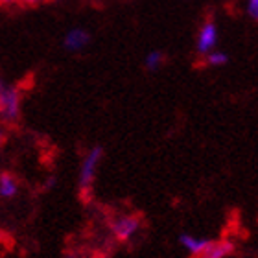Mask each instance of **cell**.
I'll list each match as a JSON object with an SVG mask.
<instances>
[{
	"label": "cell",
	"mask_w": 258,
	"mask_h": 258,
	"mask_svg": "<svg viewBox=\"0 0 258 258\" xmlns=\"http://www.w3.org/2000/svg\"><path fill=\"white\" fill-rule=\"evenodd\" d=\"M103 159V148L102 146H92L87 150V153L81 159L80 172H78V186L81 192H87L91 188L94 179H96L98 168L102 164Z\"/></svg>",
	"instance_id": "cell-1"
},
{
	"label": "cell",
	"mask_w": 258,
	"mask_h": 258,
	"mask_svg": "<svg viewBox=\"0 0 258 258\" xmlns=\"http://www.w3.org/2000/svg\"><path fill=\"white\" fill-rule=\"evenodd\" d=\"M22 92L15 85H4L0 91V120L4 124H17L21 118Z\"/></svg>",
	"instance_id": "cell-2"
},
{
	"label": "cell",
	"mask_w": 258,
	"mask_h": 258,
	"mask_svg": "<svg viewBox=\"0 0 258 258\" xmlns=\"http://www.w3.org/2000/svg\"><path fill=\"white\" fill-rule=\"evenodd\" d=\"M218 43H220V26L216 21L207 19L201 22L196 33V54L199 57H205L209 52L218 48Z\"/></svg>",
	"instance_id": "cell-3"
},
{
	"label": "cell",
	"mask_w": 258,
	"mask_h": 258,
	"mask_svg": "<svg viewBox=\"0 0 258 258\" xmlns=\"http://www.w3.org/2000/svg\"><path fill=\"white\" fill-rule=\"evenodd\" d=\"M140 227H142V220H140L139 216L124 214L113 220L111 232H113V236L118 242H129V240H133L140 232Z\"/></svg>",
	"instance_id": "cell-4"
},
{
	"label": "cell",
	"mask_w": 258,
	"mask_h": 258,
	"mask_svg": "<svg viewBox=\"0 0 258 258\" xmlns=\"http://www.w3.org/2000/svg\"><path fill=\"white\" fill-rule=\"evenodd\" d=\"M91 43V33L85 28H70L63 37V48L70 54H78L89 46Z\"/></svg>",
	"instance_id": "cell-5"
},
{
	"label": "cell",
	"mask_w": 258,
	"mask_h": 258,
	"mask_svg": "<svg viewBox=\"0 0 258 258\" xmlns=\"http://www.w3.org/2000/svg\"><path fill=\"white\" fill-rule=\"evenodd\" d=\"M177 242L190 256L198 258L199 254L203 253L205 249L212 243V240H209V238H201V236H194V234H190V232H181L177 238Z\"/></svg>",
	"instance_id": "cell-6"
},
{
	"label": "cell",
	"mask_w": 258,
	"mask_h": 258,
	"mask_svg": "<svg viewBox=\"0 0 258 258\" xmlns=\"http://www.w3.org/2000/svg\"><path fill=\"white\" fill-rule=\"evenodd\" d=\"M232 251H234L232 242H227V240L225 242H212L198 258H227L231 256Z\"/></svg>",
	"instance_id": "cell-7"
},
{
	"label": "cell",
	"mask_w": 258,
	"mask_h": 258,
	"mask_svg": "<svg viewBox=\"0 0 258 258\" xmlns=\"http://www.w3.org/2000/svg\"><path fill=\"white\" fill-rule=\"evenodd\" d=\"M19 194V183L11 173H0V198L13 199Z\"/></svg>",
	"instance_id": "cell-8"
},
{
	"label": "cell",
	"mask_w": 258,
	"mask_h": 258,
	"mask_svg": "<svg viewBox=\"0 0 258 258\" xmlns=\"http://www.w3.org/2000/svg\"><path fill=\"white\" fill-rule=\"evenodd\" d=\"M162 64H164V54H162L161 50H150V52L144 55V69L148 70V72L161 70Z\"/></svg>",
	"instance_id": "cell-9"
},
{
	"label": "cell",
	"mask_w": 258,
	"mask_h": 258,
	"mask_svg": "<svg viewBox=\"0 0 258 258\" xmlns=\"http://www.w3.org/2000/svg\"><path fill=\"white\" fill-rule=\"evenodd\" d=\"M205 63L209 64V67H212V69H221V67H225L227 63H229V54H227L225 50L221 48H214L212 52H209V54L203 57Z\"/></svg>",
	"instance_id": "cell-10"
},
{
	"label": "cell",
	"mask_w": 258,
	"mask_h": 258,
	"mask_svg": "<svg viewBox=\"0 0 258 258\" xmlns=\"http://www.w3.org/2000/svg\"><path fill=\"white\" fill-rule=\"evenodd\" d=\"M243 11L251 21L258 22V0H243Z\"/></svg>",
	"instance_id": "cell-11"
},
{
	"label": "cell",
	"mask_w": 258,
	"mask_h": 258,
	"mask_svg": "<svg viewBox=\"0 0 258 258\" xmlns=\"http://www.w3.org/2000/svg\"><path fill=\"white\" fill-rule=\"evenodd\" d=\"M55 183H57V179H55V177H48L46 181H44L43 188H44V190H52V188L55 186Z\"/></svg>",
	"instance_id": "cell-12"
},
{
	"label": "cell",
	"mask_w": 258,
	"mask_h": 258,
	"mask_svg": "<svg viewBox=\"0 0 258 258\" xmlns=\"http://www.w3.org/2000/svg\"><path fill=\"white\" fill-rule=\"evenodd\" d=\"M17 2H21L22 6H37V4H41L43 0H17Z\"/></svg>",
	"instance_id": "cell-13"
},
{
	"label": "cell",
	"mask_w": 258,
	"mask_h": 258,
	"mask_svg": "<svg viewBox=\"0 0 258 258\" xmlns=\"http://www.w3.org/2000/svg\"><path fill=\"white\" fill-rule=\"evenodd\" d=\"M17 4V0H0V6H13Z\"/></svg>",
	"instance_id": "cell-14"
},
{
	"label": "cell",
	"mask_w": 258,
	"mask_h": 258,
	"mask_svg": "<svg viewBox=\"0 0 258 258\" xmlns=\"http://www.w3.org/2000/svg\"><path fill=\"white\" fill-rule=\"evenodd\" d=\"M63 258H83V256H81L80 253H67Z\"/></svg>",
	"instance_id": "cell-15"
},
{
	"label": "cell",
	"mask_w": 258,
	"mask_h": 258,
	"mask_svg": "<svg viewBox=\"0 0 258 258\" xmlns=\"http://www.w3.org/2000/svg\"><path fill=\"white\" fill-rule=\"evenodd\" d=\"M2 142H4V131L0 129V144H2Z\"/></svg>",
	"instance_id": "cell-16"
},
{
	"label": "cell",
	"mask_w": 258,
	"mask_h": 258,
	"mask_svg": "<svg viewBox=\"0 0 258 258\" xmlns=\"http://www.w3.org/2000/svg\"><path fill=\"white\" fill-rule=\"evenodd\" d=\"M2 89H4V81L0 80V91H2Z\"/></svg>",
	"instance_id": "cell-17"
},
{
	"label": "cell",
	"mask_w": 258,
	"mask_h": 258,
	"mask_svg": "<svg viewBox=\"0 0 258 258\" xmlns=\"http://www.w3.org/2000/svg\"><path fill=\"white\" fill-rule=\"evenodd\" d=\"M0 236H2V234H0Z\"/></svg>",
	"instance_id": "cell-18"
}]
</instances>
